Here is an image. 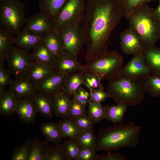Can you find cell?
<instances>
[{
    "mask_svg": "<svg viewBox=\"0 0 160 160\" xmlns=\"http://www.w3.org/2000/svg\"><path fill=\"white\" fill-rule=\"evenodd\" d=\"M159 1H160V0H158Z\"/></svg>",
    "mask_w": 160,
    "mask_h": 160,
    "instance_id": "obj_49",
    "label": "cell"
},
{
    "mask_svg": "<svg viewBox=\"0 0 160 160\" xmlns=\"http://www.w3.org/2000/svg\"><path fill=\"white\" fill-rule=\"evenodd\" d=\"M44 36L23 29L16 34L15 44L20 48L29 51L43 41Z\"/></svg>",
    "mask_w": 160,
    "mask_h": 160,
    "instance_id": "obj_17",
    "label": "cell"
},
{
    "mask_svg": "<svg viewBox=\"0 0 160 160\" xmlns=\"http://www.w3.org/2000/svg\"><path fill=\"white\" fill-rule=\"evenodd\" d=\"M30 54L33 61L54 68L56 58L44 41L33 49Z\"/></svg>",
    "mask_w": 160,
    "mask_h": 160,
    "instance_id": "obj_23",
    "label": "cell"
},
{
    "mask_svg": "<svg viewBox=\"0 0 160 160\" xmlns=\"http://www.w3.org/2000/svg\"><path fill=\"white\" fill-rule=\"evenodd\" d=\"M55 71L54 68L33 61L26 73L25 76L35 87Z\"/></svg>",
    "mask_w": 160,
    "mask_h": 160,
    "instance_id": "obj_16",
    "label": "cell"
},
{
    "mask_svg": "<svg viewBox=\"0 0 160 160\" xmlns=\"http://www.w3.org/2000/svg\"><path fill=\"white\" fill-rule=\"evenodd\" d=\"M15 113L22 122L30 124L33 122L38 113L30 98H26L18 100Z\"/></svg>",
    "mask_w": 160,
    "mask_h": 160,
    "instance_id": "obj_15",
    "label": "cell"
},
{
    "mask_svg": "<svg viewBox=\"0 0 160 160\" xmlns=\"http://www.w3.org/2000/svg\"><path fill=\"white\" fill-rule=\"evenodd\" d=\"M31 141V148L28 160H47L48 142L38 138L32 139Z\"/></svg>",
    "mask_w": 160,
    "mask_h": 160,
    "instance_id": "obj_27",
    "label": "cell"
},
{
    "mask_svg": "<svg viewBox=\"0 0 160 160\" xmlns=\"http://www.w3.org/2000/svg\"><path fill=\"white\" fill-rule=\"evenodd\" d=\"M84 78V74L81 71L69 74L63 90L73 98L76 91L83 85Z\"/></svg>",
    "mask_w": 160,
    "mask_h": 160,
    "instance_id": "obj_30",
    "label": "cell"
},
{
    "mask_svg": "<svg viewBox=\"0 0 160 160\" xmlns=\"http://www.w3.org/2000/svg\"><path fill=\"white\" fill-rule=\"evenodd\" d=\"M47 160H67L63 143L49 146Z\"/></svg>",
    "mask_w": 160,
    "mask_h": 160,
    "instance_id": "obj_38",
    "label": "cell"
},
{
    "mask_svg": "<svg viewBox=\"0 0 160 160\" xmlns=\"http://www.w3.org/2000/svg\"><path fill=\"white\" fill-rule=\"evenodd\" d=\"M32 146L31 140H28L14 151L11 160H28Z\"/></svg>",
    "mask_w": 160,
    "mask_h": 160,
    "instance_id": "obj_35",
    "label": "cell"
},
{
    "mask_svg": "<svg viewBox=\"0 0 160 160\" xmlns=\"http://www.w3.org/2000/svg\"><path fill=\"white\" fill-rule=\"evenodd\" d=\"M16 36L2 28H0V65H4L9 52L15 44Z\"/></svg>",
    "mask_w": 160,
    "mask_h": 160,
    "instance_id": "obj_25",
    "label": "cell"
},
{
    "mask_svg": "<svg viewBox=\"0 0 160 160\" xmlns=\"http://www.w3.org/2000/svg\"><path fill=\"white\" fill-rule=\"evenodd\" d=\"M73 98L82 104L87 105L91 101L90 92L84 89L82 86L76 91Z\"/></svg>",
    "mask_w": 160,
    "mask_h": 160,
    "instance_id": "obj_42",
    "label": "cell"
},
{
    "mask_svg": "<svg viewBox=\"0 0 160 160\" xmlns=\"http://www.w3.org/2000/svg\"><path fill=\"white\" fill-rule=\"evenodd\" d=\"M69 74L55 71L35 87L36 92L53 96L64 90L67 78Z\"/></svg>",
    "mask_w": 160,
    "mask_h": 160,
    "instance_id": "obj_10",
    "label": "cell"
},
{
    "mask_svg": "<svg viewBox=\"0 0 160 160\" xmlns=\"http://www.w3.org/2000/svg\"><path fill=\"white\" fill-rule=\"evenodd\" d=\"M120 40L121 50L126 54L133 56L145 49L139 36L130 27L121 33Z\"/></svg>",
    "mask_w": 160,
    "mask_h": 160,
    "instance_id": "obj_11",
    "label": "cell"
},
{
    "mask_svg": "<svg viewBox=\"0 0 160 160\" xmlns=\"http://www.w3.org/2000/svg\"><path fill=\"white\" fill-rule=\"evenodd\" d=\"M8 89L13 92L19 99L30 98L36 92L35 86L25 76L14 79Z\"/></svg>",
    "mask_w": 160,
    "mask_h": 160,
    "instance_id": "obj_19",
    "label": "cell"
},
{
    "mask_svg": "<svg viewBox=\"0 0 160 160\" xmlns=\"http://www.w3.org/2000/svg\"><path fill=\"white\" fill-rule=\"evenodd\" d=\"M67 0H39L40 12L51 22L57 16Z\"/></svg>",
    "mask_w": 160,
    "mask_h": 160,
    "instance_id": "obj_21",
    "label": "cell"
},
{
    "mask_svg": "<svg viewBox=\"0 0 160 160\" xmlns=\"http://www.w3.org/2000/svg\"><path fill=\"white\" fill-rule=\"evenodd\" d=\"M6 61L8 70L15 79H17L25 76L33 60L28 51L13 45L9 52Z\"/></svg>",
    "mask_w": 160,
    "mask_h": 160,
    "instance_id": "obj_8",
    "label": "cell"
},
{
    "mask_svg": "<svg viewBox=\"0 0 160 160\" xmlns=\"http://www.w3.org/2000/svg\"><path fill=\"white\" fill-rule=\"evenodd\" d=\"M124 63L123 58L116 51L108 52L106 54L84 65L81 71L86 75L93 74L101 80L108 81L121 73Z\"/></svg>",
    "mask_w": 160,
    "mask_h": 160,
    "instance_id": "obj_5",
    "label": "cell"
},
{
    "mask_svg": "<svg viewBox=\"0 0 160 160\" xmlns=\"http://www.w3.org/2000/svg\"><path fill=\"white\" fill-rule=\"evenodd\" d=\"M43 41L57 58L65 52L63 41L58 31L52 30L44 35Z\"/></svg>",
    "mask_w": 160,
    "mask_h": 160,
    "instance_id": "obj_22",
    "label": "cell"
},
{
    "mask_svg": "<svg viewBox=\"0 0 160 160\" xmlns=\"http://www.w3.org/2000/svg\"><path fill=\"white\" fill-rule=\"evenodd\" d=\"M84 66L77 59L65 52L56 58L54 69L56 71L71 74L81 71Z\"/></svg>",
    "mask_w": 160,
    "mask_h": 160,
    "instance_id": "obj_18",
    "label": "cell"
},
{
    "mask_svg": "<svg viewBox=\"0 0 160 160\" xmlns=\"http://www.w3.org/2000/svg\"><path fill=\"white\" fill-rule=\"evenodd\" d=\"M107 92L116 104L137 105L143 102L147 93L144 77H132L121 73L109 81Z\"/></svg>",
    "mask_w": 160,
    "mask_h": 160,
    "instance_id": "obj_4",
    "label": "cell"
},
{
    "mask_svg": "<svg viewBox=\"0 0 160 160\" xmlns=\"http://www.w3.org/2000/svg\"><path fill=\"white\" fill-rule=\"evenodd\" d=\"M127 106L121 103L115 105H106L105 119L114 123H121L127 110Z\"/></svg>",
    "mask_w": 160,
    "mask_h": 160,
    "instance_id": "obj_29",
    "label": "cell"
},
{
    "mask_svg": "<svg viewBox=\"0 0 160 160\" xmlns=\"http://www.w3.org/2000/svg\"><path fill=\"white\" fill-rule=\"evenodd\" d=\"M88 104L87 114L95 123L105 119V108L101 103L91 101Z\"/></svg>",
    "mask_w": 160,
    "mask_h": 160,
    "instance_id": "obj_33",
    "label": "cell"
},
{
    "mask_svg": "<svg viewBox=\"0 0 160 160\" xmlns=\"http://www.w3.org/2000/svg\"><path fill=\"white\" fill-rule=\"evenodd\" d=\"M143 52L133 55L123 68L121 73L132 77H144L151 74V71L145 60Z\"/></svg>",
    "mask_w": 160,
    "mask_h": 160,
    "instance_id": "obj_12",
    "label": "cell"
},
{
    "mask_svg": "<svg viewBox=\"0 0 160 160\" xmlns=\"http://www.w3.org/2000/svg\"><path fill=\"white\" fill-rule=\"evenodd\" d=\"M61 134L64 138L77 140L81 131L72 119L66 118L58 122Z\"/></svg>",
    "mask_w": 160,
    "mask_h": 160,
    "instance_id": "obj_31",
    "label": "cell"
},
{
    "mask_svg": "<svg viewBox=\"0 0 160 160\" xmlns=\"http://www.w3.org/2000/svg\"><path fill=\"white\" fill-rule=\"evenodd\" d=\"M95 149L81 148L78 160H99L100 156L97 154Z\"/></svg>",
    "mask_w": 160,
    "mask_h": 160,
    "instance_id": "obj_43",
    "label": "cell"
},
{
    "mask_svg": "<svg viewBox=\"0 0 160 160\" xmlns=\"http://www.w3.org/2000/svg\"><path fill=\"white\" fill-rule=\"evenodd\" d=\"M58 32L63 41L65 52L77 59L85 42L81 26L79 24L69 26Z\"/></svg>",
    "mask_w": 160,
    "mask_h": 160,
    "instance_id": "obj_9",
    "label": "cell"
},
{
    "mask_svg": "<svg viewBox=\"0 0 160 160\" xmlns=\"http://www.w3.org/2000/svg\"><path fill=\"white\" fill-rule=\"evenodd\" d=\"M120 0V1H121L122 0Z\"/></svg>",
    "mask_w": 160,
    "mask_h": 160,
    "instance_id": "obj_50",
    "label": "cell"
},
{
    "mask_svg": "<svg viewBox=\"0 0 160 160\" xmlns=\"http://www.w3.org/2000/svg\"><path fill=\"white\" fill-rule=\"evenodd\" d=\"M144 83L147 93L154 97H160V74L152 73L144 77Z\"/></svg>",
    "mask_w": 160,
    "mask_h": 160,
    "instance_id": "obj_32",
    "label": "cell"
},
{
    "mask_svg": "<svg viewBox=\"0 0 160 160\" xmlns=\"http://www.w3.org/2000/svg\"><path fill=\"white\" fill-rule=\"evenodd\" d=\"M143 56L152 73L160 74V48L154 46L145 49Z\"/></svg>",
    "mask_w": 160,
    "mask_h": 160,
    "instance_id": "obj_28",
    "label": "cell"
},
{
    "mask_svg": "<svg viewBox=\"0 0 160 160\" xmlns=\"http://www.w3.org/2000/svg\"><path fill=\"white\" fill-rule=\"evenodd\" d=\"M23 29L43 36L52 30L51 21L40 12L27 18Z\"/></svg>",
    "mask_w": 160,
    "mask_h": 160,
    "instance_id": "obj_14",
    "label": "cell"
},
{
    "mask_svg": "<svg viewBox=\"0 0 160 160\" xmlns=\"http://www.w3.org/2000/svg\"><path fill=\"white\" fill-rule=\"evenodd\" d=\"M124 16L121 1L87 0L81 22L86 44L87 63L108 52L111 35Z\"/></svg>",
    "mask_w": 160,
    "mask_h": 160,
    "instance_id": "obj_1",
    "label": "cell"
},
{
    "mask_svg": "<svg viewBox=\"0 0 160 160\" xmlns=\"http://www.w3.org/2000/svg\"><path fill=\"white\" fill-rule=\"evenodd\" d=\"M153 0H144L143 1V3H147L148 2Z\"/></svg>",
    "mask_w": 160,
    "mask_h": 160,
    "instance_id": "obj_48",
    "label": "cell"
},
{
    "mask_svg": "<svg viewBox=\"0 0 160 160\" xmlns=\"http://www.w3.org/2000/svg\"></svg>",
    "mask_w": 160,
    "mask_h": 160,
    "instance_id": "obj_51",
    "label": "cell"
},
{
    "mask_svg": "<svg viewBox=\"0 0 160 160\" xmlns=\"http://www.w3.org/2000/svg\"><path fill=\"white\" fill-rule=\"evenodd\" d=\"M87 105L82 104L72 98L66 118L73 119L80 116L86 114Z\"/></svg>",
    "mask_w": 160,
    "mask_h": 160,
    "instance_id": "obj_37",
    "label": "cell"
},
{
    "mask_svg": "<svg viewBox=\"0 0 160 160\" xmlns=\"http://www.w3.org/2000/svg\"><path fill=\"white\" fill-rule=\"evenodd\" d=\"M96 138L92 129L81 131L76 140L81 148L95 149Z\"/></svg>",
    "mask_w": 160,
    "mask_h": 160,
    "instance_id": "obj_34",
    "label": "cell"
},
{
    "mask_svg": "<svg viewBox=\"0 0 160 160\" xmlns=\"http://www.w3.org/2000/svg\"><path fill=\"white\" fill-rule=\"evenodd\" d=\"M25 4L19 0H0V27L16 34L25 25Z\"/></svg>",
    "mask_w": 160,
    "mask_h": 160,
    "instance_id": "obj_6",
    "label": "cell"
},
{
    "mask_svg": "<svg viewBox=\"0 0 160 160\" xmlns=\"http://www.w3.org/2000/svg\"><path fill=\"white\" fill-rule=\"evenodd\" d=\"M38 113L47 119H51L54 113L53 96L46 93L36 92L30 98Z\"/></svg>",
    "mask_w": 160,
    "mask_h": 160,
    "instance_id": "obj_13",
    "label": "cell"
},
{
    "mask_svg": "<svg viewBox=\"0 0 160 160\" xmlns=\"http://www.w3.org/2000/svg\"><path fill=\"white\" fill-rule=\"evenodd\" d=\"M53 96L55 116L66 118L72 98L64 90L56 93Z\"/></svg>",
    "mask_w": 160,
    "mask_h": 160,
    "instance_id": "obj_24",
    "label": "cell"
},
{
    "mask_svg": "<svg viewBox=\"0 0 160 160\" xmlns=\"http://www.w3.org/2000/svg\"><path fill=\"white\" fill-rule=\"evenodd\" d=\"M101 80L100 78L96 75L88 74L84 75L83 85L87 87L90 93L94 90L103 88L101 83Z\"/></svg>",
    "mask_w": 160,
    "mask_h": 160,
    "instance_id": "obj_39",
    "label": "cell"
},
{
    "mask_svg": "<svg viewBox=\"0 0 160 160\" xmlns=\"http://www.w3.org/2000/svg\"><path fill=\"white\" fill-rule=\"evenodd\" d=\"M122 154L116 153H112L111 151H107L106 154L100 156L99 160H127Z\"/></svg>",
    "mask_w": 160,
    "mask_h": 160,
    "instance_id": "obj_46",
    "label": "cell"
},
{
    "mask_svg": "<svg viewBox=\"0 0 160 160\" xmlns=\"http://www.w3.org/2000/svg\"><path fill=\"white\" fill-rule=\"evenodd\" d=\"M19 99L12 91L8 89L0 92V115L10 117L15 113Z\"/></svg>",
    "mask_w": 160,
    "mask_h": 160,
    "instance_id": "obj_20",
    "label": "cell"
},
{
    "mask_svg": "<svg viewBox=\"0 0 160 160\" xmlns=\"http://www.w3.org/2000/svg\"><path fill=\"white\" fill-rule=\"evenodd\" d=\"M72 119L81 131L93 129L95 124L87 114Z\"/></svg>",
    "mask_w": 160,
    "mask_h": 160,
    "instance_id": "obj_40",
    "label": "cell"
},
{
    "mask_svg": "<svg viewBox=\"0 0 160 160\" xmlns=\"http://www.w3.org/2000/svg\"><path fill=\"white\" fill-rule=\"evenodd\" d=\"M86 7L85 0H67L52 22V30L59 31L67 27L80 24Z\"/></svg>",
    "mask_w": 160,
    "mask_h": 160,
    "instance_id": "obj_7",
    "label": "cell"
},
{
    "mask_svg": "<svg viewBox=\"0 0 160 160\" xmlns=\"http://www.w3.org/2000/svg\"><path fill=\"white\" fill-rule=\"evenodd\" d=\"M63 144L67 160H78L81 147L76 140L68 139L64 141Z\"/></svg>",
    "mask_w": 160,
    "mask_h": 160,
    "instance_id": "obj_36",
    "label": "cell"
},
{
    "mask_svg": "<svg viewBox=\"0 0 160 160\" xmlns=\"http://www.w3.org/2000/svg\"><path fill=\"white\" fill-rule=\"evenodd\" d=\"M155 13L156 16L160 19V1L156 9H155Z\"/></svg>",
    "mask_w": 160,
    "mask_h": 160,
    "instance_id": "obj_47",
    "label": "cell"
},
{
    "mask_svg": "<svg viewBox=\"0 0 160 160\" xmlns=\"http://www.w3.org/2000/svg\"><path fill=\"white\" fill-rule=\"evenodd\" d=\"M11 74L8 69L5 68L4 65H0V92L4 90L6 87L14 80L11 77Z\"/></svg>",
    "mask_w": 160,
    "mask_h": 160,
    "instance_id": "obj_41",
    "label": "cell"
},
{
    "mask_svg": "<svg viewBox=\"0 0 160 160\" xmlns=\"http://www.w3.org/2000/svg\"><path fill=\"white\" fill-rule=\"evenodd\" d=\"M142 129L141 126L132 121L126 124L120 123L113 127L100 129L96 137L95 150L107 152L125 147H135L139 143Z\"/></svg>",
    "mask_w": 160,
    "mask_h": 160,
    "instance_id": "obj_2",
    "label": "cell"
},
{
    "mask_svg": "<svg viewBox=\"0 0 160 160\" xmlns=\"http://www.w3.org/2000/svg\"><path fill=\"white\" fill-rule=\"evenodd\" d=\"M144 0H122L125 11V16L143 4Z\"/></svg>",
    "mask_w": 160,
    "mask_h": 160,
    "instance_id": "obj_45",
    "label": "cell"
},
{
    "mask_svg": "<svg viewBox=\"0 0 160 160\" xmlns=\"http://www.w3.org/2000/svg\"><path fill=\"white\" fill-rule=\"evenodd\" d=\"M91 101L101 103L107 98L110 97L108 93L105 92L104 88H100L93 90L90 93Z\"/></svg>",
    "mask_w": 160,
    "mask_h": 160,
    "instance_id": "obj_44",
    "label": "cell"
},
{
    "mask_svg": "<svg viewBox=\"0 0 160 160\" xmlns=\"http://www.w3.org/2000/svg\"><path fill=\"white\" fill-rule=\"evenodd\" d=\"M40 129L47 140L53 143H59L63 139L60 130L58 123L53 122L42 124Z\"/></svg>",
    "mask_w": 160,
    "mask_h": 160,
    "instance_id": "obj_26",
    "label": "cell"
},
{
    "mask_svg": "<svg viewBox=\"0 0 160 160\" xmlns=\"http://www.w3.org/2000/svg\"><path fill=\"white\" fill-rule=\"evenodd\" d=\"M155 10L143 3L125 16L145 49L154 47L160 38V19L156 15Z\"/></svg>",
    "mask_w": 160,
    "mask_h": 160,
    "instance_id": "obj_3",
    "label": "cell"
}]
</instances>
